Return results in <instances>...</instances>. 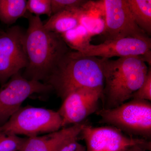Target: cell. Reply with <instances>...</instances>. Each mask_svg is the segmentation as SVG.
I'll return each mask as SVG.
<instances>
[{
  "mask_svg": "<svg viewBox=\"0 0 151 151\" xmlns=\"http://www.w3.org/2000/svg\"><path fill=\"white\" fill-rule=\"evenodd\" d=\"M136 24L147 35L151 34V0H127Z\"/></svg>",
  "mask_w": 151,
  "mask_h": 151,
  "instance_id": "obj_14",
  "label": "cell"
},
{
  "mask_svg": "<svg viewBox=\"0 0 151 151\" xmlns=\"http://www.w3.org/2000/svg\"><path fill=\"white\" fill-rule=\"evenodd\" d=\"M104 84L101 100L102 109L118 107L131 99L142 84L148 71L142 56L101 58Z\"/></svg>",
  "mask_w": 151,
  "mask_h": 151,
  "instance_id": "obj_2",
  "label": "cell"
},
{
  "mask_svg": "<svg viewBox=\"0 0 151 151\" xmlns=\"http://www.w3.org/2000/svg\"><path fill=\"white\" fill-rule=\"evenodd\" d=\"M86 124L82 122L43 136L27 137L21 151H58L68 141L78 138Z\"/></svg>",
  "mask_w": 151,
  "mask_h": 151,
  "instance_id": "obj_12",
  "label": "cell"
},
{
  "mask_svg": "<svg viewBox=\"0 0 151 151\" xmlns=\"http://www.w3.org/2000/svg\"><path fill=\"white\" fill-rule=\"evenodd\" d=\"M60 35L69 48L78 52L90 44L92 36L81 25Z\"/></svg>",
  "mask_w": 151,
  "mask_h": 151,
  "instance_id": "obj_16",
  "label": "cell"
},
{
  "mask_svg": "<svg viewBox=\"0 0 151 151\" xmlns=\"http://www.w3.org/2000/svg\"><path fill=\"white\" fill-rule=\"evenodd\" d=\"M27 3L26 0H0V20L6 24H13L24 16Z\"/></svg>",
  "mask_w": 151,
  "mask_h": 151,
  "instance_id": "obj_15",
  "label": "cell"
},
{
  "mask_svg": "<svg viewBox=\"0 0 151 151\" xmlns=\"http://www.w3.org/2000/svg\"><path fill=\"white\" fill-rule=\"evenodd\" d=\"M100 9L105 16L101 33L105 40L126 37L148 39V35L136 24L127 0H103L98 1Z\"/></svg>",
  "mask_w": 151,
  "mask_h": 151,
  "instance_id": "obj_6",
  "label": "cell"
},
{
  "mask_svg": "<svg viewBox=\"0 0 151 151\" xmlns=\"http://www.w3.org/2000/svg\"><path fill=\"white\" fill-rule=\"evenodd\" d=\"M24 16L29 21L25 42L27 65L22 75L27 80L45 83L59 60L71 49L60 35L44 27L39 16L27 12Z\"/></svg>",
  "mask_w": 151,
  "mask_h": 151,
  "instance_id": "obj_1",
  "label": "cell"
},
{
  "mask_svg": "<svg viewBox=\"0 0 151 151\" xmlns=\"http://www.w3.org/2000/svg\"><path fill=\"white\" fill-rule=\"evenodd\" d=\"M52 91V88L48 84L27 80L20 72L13 76L0 88V127L7 122L31 95Z\"/></svg>",
  "mask_w": 151,
  "mask_h": 151,
  "instance_id": "obj_8",
  "label": "cell"
},
{
  "mask_svg": "<svg viewBox=\"0 0 151 151\" xmlns=\"http://www.w3.org/2000/svg\"><path fill=\"white\" fill-rule=\"evenodd\" d=\"M86 151H124L140 145L151 149V141L126 134L111 126L94 127L85 124L80 133Z\"/></svg>",
  "mask_w": 151,
  "mask_h": 151,
  "instance_id": "obj_9",
  "label": "cell"
},
{
  "mask_svg": "<svg viewBox=\"0 0 151 151\" xmlns=\"http://www.w3.org/2000/svg\"><path fill=\"white\" fill-rule=\"evenodd\" d=\"M87 1L85 0H51L52 13V15L60 11L83 7Z\"/></svg>",
  "mask_w": 151,
  "mask_h": 151,
  "instance_id": "obj_19",
  "label": "cell"
},
{
  "mask_svg": "<svg viewBox=\"0 0 151 151\" xmlns=\"http://www.w3.org/2000/svg\"><path fill=\"white\" fill-rule=\"evenodd\" d=\"M27 10L28 12L38 16L45 14L51 17V0H29L27 3Z\"/></svg>",
  "mask_w": 151,
  "mask_h": 151,
  "instance_id": "obj_18",
  "label": "cell"
},
{
  "mask_svg": "<svg viewBox=\"0 0 151 151\" xmlns=\"http://www.w3.org/2000/svg\"><path fill=\"white\" fill-rule=\"evenodd\" d=\"M101 58L70 50L59 60L45 81L62 101L81 88H101L104 84Z\"/></svg>",
  "mask_w": 151,
  "mask_h": 151,
  "instance_id": "obj_3",
  "label": "cell"
},
{
  "mask_svg": "<svg viewBox=\"0 0 151 151\" xmlns=\"http://www.w3.org/2000/svg\"><path fill=\"white\" fill-rule=\"evenodd\" d=\"M0 139V151H21L26 138L15 134H2Z\"/></svg>",
  "mask_w": 151,
  "mask_h": 151,
  "instance_id": "obj_17",
  "label": "cell"
},
{
  "mask_svg": "<svg viewBox=\"0 0 151 151\" xmlns=\"http://www.w3.org/2000/svg\"><path fill=\"white\" fill-rule=\"evenodd\" d=\"M2 134L1 133H0V139H1V137Z\"/></svg>",
  "mask_w": 151,
  "mask_h": 151,
  "instance_id": "obj_23",
  "label": "cell"
},
{
  "mask_svg": "<svg viewBox=\"0 0 151 151\" xmlns=\"http://www.w3.org/2000/svg\"><path fill=\"white\" fill-rule=\"evenodd\" d=\"M103 89L86 88L76 90L65 97L57 111L62 119V127L80 124L98 110Z\"/></svg>",
  "mask_w": 151,
  "mask_h": 151,
  "instance_id": "obj_10",
  "label": "cell"
},
{
  "mask_svg": "<svg viewBox=\"0 0 151 151\" xmlns=\"http://www.w3.org/2000/svg\"><path fill=\"white\" fill-rule=\"evenodd\" d=\"M131 99L151 100V69L149 68L144 82L137 91L132 94Z\"/></svg>",
  "mask_w": 151,
  "mask_h": 151,
  "instance_id": "obj_20",
  "label": "cell"
},
{
  "mask_svg": "<svg viewBox=\"0 0 151 151\" xmlns=\"http://www.w3.org/2000/svg\"><path fill=\"white\" fill-rule=\"evenodd\" d=\"M62 127V119L57 111L27 105L21 107L0 127V133L30 137L56 132Z\"/></svg>",
  "mask_w": 151,
  "mask_h": 151,
  "instance_id": "obj_5",
  "label": "cell"
},
{
  "mask_svg": "<svg viewBox=\"0 0 151 151\" xmlns=\"http://www.w3.org/2000/svg\"><path fill=\"white\" fill-rule=\"evenodd\" d=\"M78 52L85 56L108 59L113 57L142 56L151 66V39L126 37L105 40L97 45L89 44Z\"/></svg>",
  "mask_w": 151,
  "mask_h": 151,
  "instance_id": "obj_11",
  "label": "cell"
},
{
  "mask_svg": "<svg viewBox=\"0 0 151 151\" xmlns=\"http://www.w3.org/2000/svg\"><path fill=\"white\" fill-rule=\"evenodd\" d=\"M88 12L83 7L60 11L50 17L43 27L51 32L62 34L80 26Z\"/></svg>",
  "mask_w": 151,
  "mask_h": 151,
  "instance_id": "obj_13",
  "label": "cell"
},
{
  "mask_svg": "<svg viewBox=\"0 0 151 151\" xmlns=\"http://www.w3.org/2000/svg\"><path fill=\"white\" fill-rule=\"evenodd\" d=\"M78 138L68 141L59 149L58 151H86V147L78 142Z\"/></svg>",
  "mask_w": 151,
  "mask_h": 151,
  "instance_id": "obj_21",
  "label": "cell"
},
{
  "mask_svg": "<svg viewBox=\"0 0 151 151\" xmlns=\"http://www.w3.org/2000/svg\"><path fill=\"white\" fill-rule=\"evenodd\" d=\"M100 122L115 127L126 134L151 141V104L132 99L118 107L98 110Z\"/></svg>",
  "mask_w": 151,
  "mask_h": 151,
  "instance_id": "obj_4",
  "label": "cell"
},
{
  "mask_svg": "<svg viewBox=\"0 0 151 151\" xmlns=\"http://www.w3.org/2000/svg\"><path fill=\"white\" fill-rule=\"evenodd\" d=\"M25 32L19 26L0 30V84L6 83L27 65Z\"/></svg>",
  "mask_w": 151,
  "mask_h": 151,
  "instance_id": "obj_7",
  "label": "cell"
},
{
  "mask_svg": "<svg viewBox=\"0 0 151 151\" xmlns=\"http://www.w3.org/2000/svg\"><path fill=\"white\" fill-rule=\"evenodd\" d=\"M151 150V149L145 146L137 145L130 147L124 151H147Z\"/></svg>",
  "mask_w": 151,
  "mask_h": 151,
  "instance_id": "obj_22",
  "label": "cell"
}]
</instances>
